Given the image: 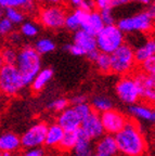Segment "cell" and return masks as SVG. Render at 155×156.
<instances>
[{
  "label": "cell",
  "mask_w": 155,
  "mask_h": 156,
  "mask_svg": "<svg viewBox=\"0 0 155 156\" xmlns=\"http://www.w3.org/2000/svg\"><path fill=\"white\" fill-rule=\"evenodd\" d=\"M119 153L124 156H135L144 154L146 142L139 125L133 118H129L126 126L115 134Z\"/></svg>",
  "instance_id": "obj_1"
},
{
  "label": "cell",
  "mask_w": 155,
  "mask_h": 156,
  "mask_svg": "<svg viewBox=\"0 0 155 156\" xmlns=\"http://www.w3.org/2000/svg\"><path fill=\"white\" fill-rule=\"evenodd\" d=\"M41 54L35 47L24 46L19 50L16 66L22 74L25 86H31L37 74L41 71Z\"/></svg>",
  "instance_id": "obj_2"
},
{
  "label": "cell",
  "mask_w": 155,
  "mask_h": 156,
  "mask_svg": "<svg viewBox=\"0 0 155 156\" xmlns=\"http://www.w3.org/2000/svg\"><path fill=\"white\" fill-rule=\"evenodd\" d=\"M111 60L112 73L119 76L133 74L139 67L136 60L135 49L126 42L111 54Z\"/></svg>",
  "instance_id": "obj_3"
},
{
  "label": "cell",
  "mask_w": 155,
  "mask_h": 156,
  "mask_svg": "<svg viewBox=\"0 0 155 156\" xmlns=\"http://www.w3.org/2000/svg\"><path fill=\"white\" fill-rule=\"evenodd\" d=\"M67 9L61 5H41L37 10V19L45 28L51 30H59L65 26V20L67 16Z\"/></svg>",
  "instance_id": "obj_4"
},
{
  "label": "cell",
  "mask_w": 155,
  "mask_h": 156,
  "mask_svg": "<svg viewBox=\"0 0 155 156\" xmlns=\"http://www.w3.org/2000/svg\"><path fill=\"white\" fill-rule=\"evenodd\" d=\"M25 87L22 74L15 64H2L0 68V88L7 97H14Z\"/></svg>",
  "instance_id": "obj_5"
},
{
  "label": "cell",
  "mask_w": 155,
  "mask_h": 156,
  "mask_svg": "<svg viewBox=\"0 0 155 156\" xmlns=\"http://www.w3.org/2000/svg\"><path fill=\"white\" fill-rule=\"evenodd\" d=\"M98 49L101 52L112 54L125 44V33L117 24L105 25L96 36Z\"/></svg>",
  "instance_id": "obj_6"
},
{
  "label": "cell",
  "mask_w": 155,
  "mask_h": 156,
  "mask_svg": "<svg viewBox=\"0 0 155 156\" xmlns=\"http://www.w3.org/2000/svg\"><path fill=\"white\" fill-rule=\"evenodd\" d=\"M117 25L124 33L152 34L155 21L149 11H143V12L119 20Z\"/></svg>",
  "instance_id": "obj_7"
},
{
  "label": "cell",
  "mask_w": 155,
  "mask_h": 156,
  "mask_svg": "<svg viewBox=\"0 0 155 156\" xmlns=\"http://www.w3.org/2000/svg\"><path fill=\"white\" fill-rule=\"evenodd\" d=\"M115 91L117 97L126 104H136L141 100L138 83L132 74L121 76L115 86Z\"/></svg>",
  "instance_id": "obj_8"
},
{
  "label": "cell",
  "mask_w": 155,
  "mask_h": 156,
  "mask_svg": "<svg viewBox=\"0 0 155 156\" xmlns=\"http://www.w3.org/2000/svg\"><path fill=\"white\" fill-rule=\"evenodd\" d=\"M132 75L138 83L142 102L152 104L155 101V75L146 73L140 67L137 68Z\"/></svg>",
  "instance_id": "obj_9"
},
{
  "label": "cell",
  "mask_w": 155,
  "mask_h": 156,
  "mask_svg": "<svg viewBox=\"0 0 155 156\" xmlns=\"http://www.w3.org/2000/svg\"><path fill=\"white\" fill-rule=\"evenodd\" d=\"M49 126L44 122L33 125L28 130L24 132L21 136L23 149H33L40 147L46 143V136Z\"/></svg>",
  "instance_id": "obj_10"
},
{
  "label": "cell",
  "mask_w": 155,
  "mask_h": 156,
  "mask_svg": "<svg viewBox=\"0 0 155 156\" xmlns=\"http://www.w3.org/2000/svg\"><path fill=\"white\" fill-rule=\"evenodd\" d=\"M101 119L103 127H104L105 133L115 136L117 132H119L126 126L129 118L123 113L111 108L106 112L101 113Z\"/></svg>",
  "instance_id": "obj_11"
},
{
  "label": "cell",
  "mask_w": 155,
  "mask_h": 156,
  "mask_svg": "<svg viewBox=\"0 0 155 156\" xmlns=\"http://www.w3.org/2000/svg\"><path fill=\"white\" fill-rule=\"evenodd\" d=\"M80 129L91 140H99L102 136L105 134L104 127H103L101 119V114L93 110V112L89 116L86 117L85 119H82Z\"/></svg>",
  "instance_id": "obj_12"
},
{
  "label": "cell",
  "mask_w": 155,
  "mask_h": 156,
  "mask_svg": "<svg viewBox=\"0 0 155 156\" xmlns=\"http://www.w3.org/2000/svg\"><path fill=\"white\" fill-rule=\"evenodd\" d=\"M81 118L76 112L75 107H67L63 112L59 113L56 118V122L63 128L65 131H72V130H78L81 125Z\"/></svg>",
  "instance_id": "obj_13"
},
{
  "label": "cell",
  "mask_w": 155,
  "mask_h": 156,
  "mask_svg": "<svg viewBox=\"0 0 155 156\" xmlns=\"http://www.w3.org/2000/svg\"><path fill=\"white\" fill-rule=\"evenodd\" d=\"M95 153L100 156H117L119 154L118 145L115 140V136L105 133L97 141L95 146Z\"/></svg>",
  "instance_id": "obj_14"
},
{
  "label": "cell",
  "mask_w": 155,
  "mask_h": 156,
  "mask_svg": "<svg viewBox=\"0 0 155 156\" xmlns=\"http://www.w3.org/2000/svg\"><path fill=\"white\" fill-rule=\"evenodd\" d=\"M104 26L105 23L102 20L101 13L99 10H95L91 12H85L81 23V29L88 32L89 34L97 36Z\"/></svg>",
  "instance_id": "obj_15"
},
{
  "label": "cell",
  "mask_w": 155,
  "mask_h": 156,
  "mask_svg": "<svg viewBox=\"0 0 155 156\" xmlns=\"http://www.w3.org/2000/svg\"><path fill=\"white\" fill-rule=\"evenodd\" d=\"M73 42L84 50L86 55L88 53H90V52H92L93 50L98 49L97 38H96L95 35L89 34L88 32H86V30H84L81 28L74 32Z\"/></svg>",
  "instance_id": "obj_16"
},
{
  "label": "cell",
  "mask_w": 155,
  "mask_h": 156,
  "mask_svg": "<svg viewBox=\"0 0 155 156\" xmlns=\"http://www.w3.org/2000/svg\"><path fill=\"white\" fill-rule=\"evenodd\" d=\"M135 53H136V60L139 66L148 61L149 58H153L155 55V35L149 34L144 42L141 44L137 49H135Z\"/></svg>",
  "instance_id": "obj_17"
},
{
  "label": "cell",
  "mask_w": 155,
  "mask_h": 156,
  "mask_svg": "<svg viewBox=\"0 0 155 156\" xmlns=\"http://www.w3.org/2000/svg\"><path fill=\"white\" fill-rule=\"evenodd\" d=\"M150 106L151 104H149V103L138 102L129 107V113H130V115L132 117L155 122V108L153 106Z\"/></svg>",
  "instance_id": "obj_18"
},
{
  "label": "cell",
  "mask_w": 155,
  "mask_h": 156,
  "mask_svg": "<svg viewBox=\"0 0 155 156\" xmlns=\"http://www.w3.org/2000/svg\"><path fill=\"white\" fill-rule=\"evenodd\" d=\"M22 147L21 136L13 132H5L0 138V149L1 151L15 153Z\"/></svg>",
  "instance_id": "obj_19"
},
{
  "label": "cell",
  "mask_w": 155,
  "mask_h": 156,
  "mask_svg": "<svg viewBox=\"0 0 155 156\" xmlns=\"http://www.w3.org/2000/svg\"><path fill=\"white\" fill-rule=\"evenodd\" d=\"M92 140L79 128V138L74 147V155L75 156H92L93 155V147H92Z\"/></svg>",
  "instance_id": "obj_20"
},
{
  "label": "cell",
  "mask_w": 155,
  "mask_h": 156,
  "mask_svg": "<svg viewBox=\"0 0 155 156\" xmlns=\"http://www.w3.org/2000/svg\"><path fill=\"white\" fill-rule=\"evenodd\" d=\"M64 133H65V130L58 124H52L49 126L48 128V132H47V136H46V145L47 146H59L63 139Z\"/></svg>",
  "instance_id": "obj_21"
},
{
  "label": "cell",
  "mask_w": 155,
  "mask_h": 156,
  "mask_svg": "<svg viewBox=\"0 0 155 156\" xmlns=\"http://www.w3.org/2000/svg\"><path fill=\"white\" fill-rule=\"evenodd\" d=\"M52 77H53V71H52V68H44V69H41V71L37 74V76L35 77L32 85H31L32 91L35 93L40 92L45 88V86L52 79Z\"/></svg>",
  "instance_id": "obj_22"
},
{
  "label": "cell",
  "mask_w": 155,
  "mask_h": 156,
  "mask_svg": "<svg viewBox=\"0 0 155 156\" xmlns=\"http://www.w3.org/2000/svg\"><path fill=\"white\" fill-rule=\"evenodd\" d=\"M85 15V11L81 10L80 8H76L73 12H70L67 14L65 20V28L72 32H76L78 29L81 28V23L82 19Z\"/></svg>",
  "instance_id": "obj_23"
},
{
  "label": "cell",
  "mask_w": 155,
  "mask_h": 156,
  "mask_svg": "<svg viewBox=\"0 0 155 156\" xmlns=\"http://www.w3.org/2000/svg\"><path fill=\"white\" fill-rule=\"evenodd\" d=\"M36 0H0L2 9L8 7L19 8L24 12H34L36 10Z\"/></svg>",
  "instance_id": "obj_24"
},
{
  "label": "cell",
  "mask_w": 155,
  "mask_h": 156,
  "mask_svg": "<svg viewBox=\"0 0 155 156\" xmlns=\"http://www.w3.org/2000/svg\"><path fill=\"white\" fill-rule=\"evenodd\" d=\"M78 138H79V129L72 130V131H65L63 139H62V141H61L60 145L58 147L65 152L72 151V150H74L76 143H77Z\"/></svg>",
  "instance_id": "obj_25"
},
{
  "label": "cell",
  "mask_w": 155,
  "mask_h": 156,
  "mask_svg": "<svg viewBox=\"0 0 155 156\" xmlns=\"http://www.w3.org/2000/svg\"><path fill=\"white\" fill-rule=\"evenodd\" d=\"M96 67L98 68V71L102 74H109L112 73V60H111V54L105 53V52L100 51L98 58H96V61L93 62Z\"/></svg>",
  "instance_id": "obj_26"
},
{
  "label": "cell",
  "mask_w": 155,
  "mask_h": 156,
  "mask_svg": "<svg viewBox=\"0 0 155 156\" xmlns=\"http://www.w3.org/2000/svg\"><path fill=\"white\" fill-rule=\"evenodd\" d=\"M3 14L7 19H9L13 24H22L25 20V12L22 9L13 7H8L3 9Z\"/></svg>",
  "instance_id": "obj_27"
},
{
  "label": "cell",
  "mask_w": 155,
  "mask_h": 156,
  "mask_svg": "<svg viewBox=\"0 0 155 156\" xmlns=\"http://www.w3.org/2000/svg\"><path fill=\"white\" fill-rule=\"evenodd\" d=\"M17 56H19V50L15 49L14 46H5L2 48L1 51V60L2 64H15L16 65Z\"/></svg>",
  "instance_id": "obj_28"
},
{
  "label": "cell",
  "mask_w": 155,
  "mask_h": 156,
  "mask_svg": "<svg viewBox=\"0 0 155 156\" xmlns=\"http://www.w3.org/2000/svg\"><path fill=\"white\" fill-rule=\"evenodd\" d=\"M35 49L39 52L40 54H46L49 52L54 51L56 49V44L53 42V40L50 38H40L38 39L35 44Z\"/></svg>",
  "instance_id": "obj_29"
},
{
  "label": "cell",
  "mask_w": 155,
  "mask_h": 156,
  "mask_svg": "<svg viewBox=\"0 0 155 156\" xmlns=\"http://www.w3.org/2000/svg\"><path fill=\"white\" fill-rule=\"evenodd\" d=\"M93 110L99 112L100 114L103 112H106V111L111 110L113 107V103H112L111 100H109L107 98L105 97H97L92 100L91 103Z\"/></svg>",
  "instance_id": "obj_30"
},
{
  "label": "cell",
  "mask_w": 155,
  "mask_h": 156,
  "mask_svg": "<svg viewBox=\"0 0 155 156\" xmlns=\"http://www.w3.org/2000/svg\"><path fill=\"white\" fill-rule=\"evenodd\" d=\"M20 32L26 38H33V37L37 36L39 28L34 22H23L20 27Z\"/></svg>",
  "instance_id": "obj_31"
},
{
  "label": "cell",
  "mask_w": 155,
  "mask_h": 156,
  "mask_svg": "<svg viewBox=\"0 0 155 156\" xmlns=\"http://www.w3.org/2000/svg\"><path fill=\"white\" fill-rule=\"evenodd\" d=\"M70 101H68L65 98H59L56 100H53L52 102H50L48 104V108L53 112L61 113L63 112L65 108H67L68 105H70Z\"/></svg>",
  "instance_id": "obj_32"
},
{
  "label": "cell",
  "mask_w": 155,
  "mask_h": 156,
  "mask_svg": "<svg viewBox=\"0 0 155 156\" xmlns=\"http://www.w3.org/2000/svg\"><path fill=\"white\" fill-rule=\"evenodd\" d=\"M73 106L75 107L76 112H77V114L79 115L81 120L85 119L86 117L89 116V115L93 112V107H92V105L88 104L87 102L81 103V104H78V105H73Z\"/></svg>",
  "instance_id": "obj_33"
},
{
  "label": "cell",
  "mask_w": 155,
  "mask_h": 156,
  "mask_svg": "<svg viewBox=\"0 0 155 156\" xmlns=\"http://www.w3.org/2000/svg\"><path fill=\"white\" fill-rule=\"evenodd\" d=\"M13 23L10 21L9 19H7L5 16H3L0 21V33L2 36H8L13 32Z\"/></svg>",
  "instance_id": "obj_34"
},
{
  "label": "cell",
  "mask_w": 155,
  "mask_h": 156,
  "mask_svg": "<svg viewBox=\"0 0 155 156\" xmlns=\"http://www.w3.org/2000/svg\"><path fill=\"white\" fill-rule=\"evenodd\" d=\"M112 10H113V8H106V9L100 10L102 20H103V22L105 23V25L115 24V17Z\"/></svg>",
  "instance_id": "obj_35"
},
{
  "label": "cell",
  "mask_w": 155,
  "mask_h": 156,
  "mask_svg": "<svg viewBox=\"0 0 155 156\" xmlns=\"http://www.w3.org/2000/svg\"><path fill=\"white\" fill-rule=\"evenodd\" d=\"M139 67L144 72H146V73L154 74L155 75V55L153 58H149L148 61H146L143 64H141Z\"/></svg>",
  "instance_id": "obj_36"
},
{
  "label": "cell",
  "mask_w": 155,
  "mask_h": 156,
  "mask_svg": "<svg viewBox=\"0 0 155 156\" xmlns=\"http://www.w3.org/2000/svg\"><path fill=\"white\" fill-rule=\"evenodd\" d=\"M64 49H65L66 51L70 52L72 55H75V56H84V55H86V53L84 52V50H82L80 47H78L77 44H74V42L72 44H66V46L64 47Z\"/></svg>",
  "instance_id": "obj_37"
},
{
  "label": "cell",
  "mask_w": 155,
  "mask_h": 156,
  "mask_svg": "<svg viewBox=\"0 0 155 156\" xmlns=\"http://www.w3.org/2000/svg\"><path fill=\"white\" fill-rule=\"evenodd\" d=\"M78 8L84 10L85 12H91V11L98 10L95 0H82V2L80 3V5Z\"/></svg>",
  "instance_id": "obj_38"
},
{
  "label": "cell",
  "mask_w": 155,
  "mask_h": 156,
  "mask_svg": "<svg viewBox=\"0 0 155 156\" xmlns=\"http://www.w3.org/2000/svg\"><path fill=\"white\" fill-rule=\"evenodd\" d=\"M20 156H45V152L41 149V146L33 147V149H25V151L22 152Z\"/></svg>",
  "instance_id": "obj_39"
},
{
  "label": "cell",
  "mask_w": 155,
  "mask_h": 156,
  "mask_svg": "<svg viewBox=\"0 0 155 156\" xmlns=\"http://www.w3.org/2000/svg\"><path fill=\"white\" fill-rule=\"evenodd\" d=\"M8 38H9V41H10V44H12V46H17V44H20L21 42H22V38H23V35L21 34V32L20 33H17V32H14L13 30L12 33L10 35H8Z\"/></svg>",
  "instance_id": "obj_40"
},
{
  "label": "cell",
  "mask_w": 155,
  "mask_h": 156,
  "mask_svg": "<svg viewBox=\"0 0 155 156\" xmlns=\"http://www.w3.org/2000/svg\"><path fill=\"white\" fill-rule=\"evenodd\" d=\"M96 5H97V9L103 10L106 9V8H112V1L113 0H95Z\"/></svg>",
  "instance_id": "obj_41"
},
{
  "label": "cell",
  "mask_w": 155,
  "mask_h": 156,
  "mask_svg": "<svg viewBox=\"0 0 155 156\" xmlns=\"http://www.w3.org/2000/svg\"><path fill=\"white\" fill-rule=\"evenodd\" d=\"M86 102H87V95H85V94H78L70 99V104H73V105H78V104H81V103H86Z\"/></svg>",
  "instance_id": "obj_42"
},
{
  "label": "cell",
  "mask_w": 155,
  "mask_h": 156,
  "mask_svg": "<svg viewBox=\"0 0 155 156\" xmlns=\"http://www.w3.org/2000/svg\"><path fill=\"white\" fill-rule=\"evenodd\" d=\"M36 2L41 5H61V3H63V0H36Z\"/></svg>",
  "instance_id": "obj_43"
},
{
  "label": "cell",
  "mask_w": 155,
  "mask_h": 156,
  "mask_svg": "<svg viewBox=\"0 0 155 156\" xmlns=\"http://www.w3.org/2000/svg\"><path fill=\"white\" fill-rule=\"evenodd\" d=\"M131 1H132V0H113V1H112V8L121 7V5H128Z\"/></svg>",
  "instance_id": "obj_44"
},
{
  "label": "cell",
  "mask_w": 155,
  "mask_h": 156,
  "mask_svg": "<svg viewBox=\"0 0 155 156\" xmlns=\"http://www.w3.org/2000/svg\"><path fill=\"white\" fill-rule=\"evenodd\" d=\"M67 1L70 5H73L75 8H78L80 5V3L82 2V0H67Z\"/></svg>",
  "instance_id": "obj_45"
},
{
  "label": "cell",
  "mask_w": 155,
  "mask_h": 156,
  "mask_svg": "<svg viewBox=\"0 0 155 156\" xmlns=\"http://www.w3.org/2000/svg\"><path fill=\"white\" fill-rule=\"evenodd\" d=\"M149 12L151 13L153 20L155 21V0L152 2V5H151V8H150V10H149Z\"/></svg>",
  "instance_id": "obj_46"
},
{
  "label": "cell",
  "mask_w": 155,
  "mask_h": 156,
  "mask_svg": "<svg viewBox=\"0 0 155 156\" xmlns=\"http://www.w3.org/2000/svg\"><path fill=\"white\" fill-rule=\"evenodd\" d=\"M135 1H137V2H139V3H141V5H150L151 3V1L152 0H135Z\"/></svg>",
  "instance_id": "obj_47"
},
{
  "label": "cell",
  "mask_w": 155,
  "mask_h": 156,
  "mask_svg": "<svg viewBox=\"0 0 155 156\" xmlns=\"http://www.w3.org/2000/svg\"><path fill=\"white\" fill-rule=\"evenodd\" d=\"M0 156H13V153H11V152L1 151V155H0Z\"/></svg>",
  "instance_id": "obj_48"
},
{
  "label": "cell",
  "mask_w": 155,
  "mask_h": 156,
  "mask_svg": "<svg viewBox=\"0 0 155 156\" xmlns=\"http://www.w3.org/2000/svg\"><path fill=\"white\" fill-rule=\"evenodd\" d=\"M153 35H155V25H154V28H153V32H152Z\"/></svg>",
  "instance_id": "obj_49"
},
{
  "label": "cell",
  "mask_w": 155,
  "mask_h": 156,
  "mask_svg": "<svg viewBox=\"0 0 155 156\" xmlns=\"http://www.w3.org/2000/svg\"><path fill=\"white\" fill-rule=\"evenodd\" d=\"M151 105H152V106H153V107H154V108H155V101H154V102H153V103H152V104H151Z\"/></svg>",
  "instance_id": "obj_50"
},
{
  "label": "cell",
  "mask_w": 155,
  "mask_h": 156,
  "mask_svg": "<svg viewBox=\"0 0 155 156\" xmlns=\"http://www.w3.org/2000/svg\"><path fill=\"white\" fill-rule=\"evenodd\" d=\"M92 156H100V155H98V154H96V153H95V154H93V155H92Z\"/></svg>",
  "instance_id": "obj_51"
},
{
  "label": "cell",
  "mask_w": 155,
  "mask_h": 156,
  "mask_svg": "<svg viewBox=\"0 0 155 156\" xmlns=\"http://www.w3.org/2000/svg\"><path fill=\"white\" fill-rule=\"evenodd\" d=\"M135 156H144L143 154H140V155H135Z\"/></svg>",
  "instance_id": "obj_52"
}]
</instances>
